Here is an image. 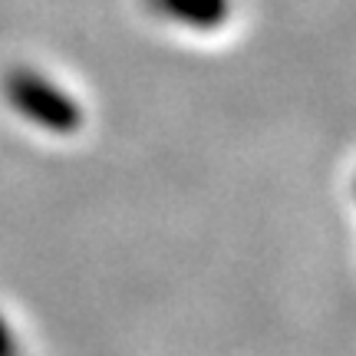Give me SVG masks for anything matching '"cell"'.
<instances>
[{"label": "cell", "mask_w": 356, "mask_h": 356, "mask_svg": "<svg viewBox=\"0 0 356 356\" xmlns=\"http://www.w3.org/2000/svg\"><path fill=\"white\" fill-rule=\"evenodd\" d=\"M0 356H20L17 353V340H13V333L3 317H0Z\"/></svg>", "instance_id": "cell-3"}, {"label": "cell", "mask_w": 356, "mask_h": 356, "mask_svg": "<svg viewBox=\"0 0 356 356\" xmlns=\"http://www.w3.org/2000/svg\"><path fill=\"white\" fill-rule=\"evenodd\" d=\"M3 99L13 106V113L30 119L33 126L56 132V136H73L83 126V109L66 89L53 86L50 79L30 70V66H13L3 73Z\"/></svg>", "instance_id": "cell-1"}, {"label": "cell", "mask_w": 356, "mask_h": 356, "mask_svg": "<svg viewBox=\"0 0 356 356\" xmlns=\"http://www.w3.org/2000/svg\"><path fill=\"white\" fill-rule=\"evenodd\" d=\"M152 7L191 30H218L231 17V0H152Z\"/></svg>", "instance_id": "cell-2"}]
</instances>
